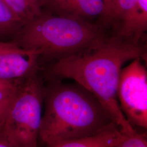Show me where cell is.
<instances>
[{
  "label": "cell",
  "instance_id": "6da1fadb",
  "mask_svg": "<svg viewBox=\"0 0 147 147\" xmlns=\"http://www.w3.org/2000/svg\"><path fill=\"white\" fill-rule=\"evenodd\" d=\"M137 58L147 59L144 44L110 34L94 47L55 61L49 70V78L72 80L88 90L103 105L121 130L130 134L136 129L121 111L117 89L124 64Z\"/></svg>",
  "mask_w": 147,
  "mask_h": 147
},
{
  "label": "cell",
  "instance_id": "7a4b0ae2",
  "mask_svg": "<svg viewBox=\"0 0 147 147\" xmlns=\"http://www.w3.org/2000/svg\"><path fill=\"white\" fill-rule=\"evenodd\" d=\"M113 125L100 101L79 84L50 79L44 84L39 141L45 146L92 136Z\"/></svg>",
  "mask_w": 147,
  "mask_h": 147
},
{
  "label": "cell",
  "instance_id": "3957f363",
  "mask_svg": "<svg viewBox=\"0 0 147 147\" xmlns=\"http://www.w3.org/2000/svg\"><path fill=\"white\" fill-rule=\"evenodd\" d=\"M109 35L95 24L42 11L22 26L16 44L57 61L94 47Z\"/></svg>",
  "mask_w": 147,
  "mask_h": 147
},
{
  "label": "cell",
  "instance_id": "277c9868",
  "mask_svg": "<svg viewBox=\"0 0 147 147\" xmlns=\"http://www.w3.org/2000/svg\"><path fill=\"white\" fill-rule=\"evenodd\" d=\"M44 93V84L37 73L16 84L2 125L16 147H38Z\"/></svg>",
  "mask_w": 147,
  "mask_h": 147
},
{
  "label": "cell",
  "instance_id": "5b68a950",
  "mask_svg": "<svg viewBox=\"0 0 147 147\" xmlns=\"http://www.w3.org/2000/svg\"><path fill=\"white\" fill-rule=\"evenodd\" d=\"M143 61L136 58L121 69L117 99L121 112L132 126L147 130V71Z\"/></svg>",
  "mask_w": 147,
  "mask_h": 147
},
{
  "label": "cell",
  "instance_id": "8992f818",
  "mask_svg": "<svg viewBox=\"0 0 147 147\" xmlns=\"http://www.w3.org/2000/svg\"><path fill=\"white\" fill-rule=\"evenodd\" d=\"M37 51L11 44L0 50V81L16 85L38 71Z\"/></svg>",
  "mask_w": 147,
  "mask_h": 147
},
{
  "label": "cell",
  "instance_id": "52a82bcc",
  "mask_svg": "<svg viewBox=\"0 0 147 147\" xmlns=\"http://www.w3.org/2000/svg\"><path fill=\"white\" fill-rule=\"evenodd\" d=\"M45 5L55 15L95 24L102 11V0H46Z\"/></svg>",
  "mask_w": 147,
  "mask_h": 147
},
{
  "label": "cell",
  "instance_id": "ba28073f",
  "mask_svg": "<svg viewBox=\"0 0 147 147\" xmlns=\"http://www.w3.org/2000/svg\"><path fill=\"white\" fill-rule=\"evenodd\" d=\"M147 31V0H136L131 13L115 35L126 40L144 44Z\"/></svg>",
  "mask_w": 147,
  "mask_h": 147
},
{
  "label": "cell",
  "instance_id": "9c48e42d",
  "mask_svg": "<svg viewBox=\"0 0 147 147\" xmlns=\"http://www.w3.org/2000/svg\"><path fill=\"white\" fill-rule=\"evenodd\" d=\"M102 11L96 24L110 34H115L125 21L136 0H102Z\"/></svg>",
  "mask_w": 147,
  "mask_h": 147
},
{
  "label": "cell",
  "instance_id": "30bf717a",
  "mask_svg": "<svg viewBox=\"0 0 147 147\" xmlns=\"http://www.w3.org/2000/svg\"><path fill=\"white\" fill-rule=\"evenodd\" d=\"M125 134L117 125H113L92 136L65 140L46 147H110L121 140Z\"/></svg>",
  "mask_w": 147,
  "mask_h": 147
},
{
  "label": "cell",
  "instance_id": "8fae6325",
  "mask_svg": "<svg viewBox=\"0 0 147 147\" xmlns=\"http://www.w3.org/2000/svg\"><path fill=\"white\" fill-rule=\"evenodd\" d=\"M12 13L22 24L40 14L45 0H4Z\"/></svg>",
  "mask_w": 147,
  "mask_h": 147
},
{
  "label": "cell",
  "instance_id": "7c38bea8",
  "mask_svg": "<svg viewBox=\"0 0 147 147\" xmlns=\"http://www.w3.org/2000/svg\"><path fill=\"white\" fill-rule=\"evenodd\" d=\"M22 24L10 11L4 0H0V33L20 30Z\"/></svg>",
  "mask_w": 147,
  "mask_h": 147
},
{
  "label": "cell",
  "instance_id": "4fadbf2b",
  "mask_svg": "<svg viewBox=\"0 0 147 147\" xmlns=\"http://www.w3.org/2000/svg\"><path fill=\"white\" fill-rule=\"evenodd\" d=\"M110 147H147V135L136 130L131 134H125L121 140Z\"/></svg>",
  "mask_w": 147,
  "mask_h": 147
},
{
  "label": "cell",
  "instance_id": "5bb4252c",
  "mask_svg": "<svg viewBox=\"0 0 147 147\" xmlns=\"http://www.w3.org/2000/svg\"><path fill=\"white\" fill-rule=\"evenodd\" d=\"M16 84L0 82V101L11 98L16 92Z\"/></svg>",
  "mask_w": 147,
  "mask_h": 147
},
{
  "label": "cell",
  "instance_id": "9a60e30c",
  "mask_svg": "<svg viewBox=\"0 0 147 147\" xmlns=\"http://www.w3.org/2000/svg\"><path fill=\"white\" fill-rule=\"evenodd\" d=\"M13 96L8 99L0 101V126H2L5 122L7 113Z\"/></svg>",
  "mask_w": 147,
  "mask_h": 147
},
{
  "label": "cell",
  "instance_id": "2e32d148",
  "mask_svg": "<svg viewBox=\"0 0 147 147\" xmlns=\"http://www.w3.org/2000/svg\"><path fill=\"white\" fill-rule=\"evenodd\" d=\"M0 147H16L6 136L3 130L2 126H0Z\"/></svg>",
  "mask_w": 147,
  "mask_h": 147
},
{
  "label": "cell",
  "instance_id": "e0dca14e",
  "mask_svg": "<svg viewBox=\"0 0 147 147\" xmlns=\"http://www.w3.org/2000/svg\"><path fill=\"white\" fill-rule=\"evenodd\" d=\"M11 43H5V42H0V50L8 47Z\"/></svg>",
  "mask_w": 147,
  "mask_h": 147
},
{
  "label": "cell",
  "instance_id": "ac0fdd59",
  "mask_svg": "<svg viewBox=\"0 0 147 147\" xmlns=\"http://www.w3.org/2000/svg\"><path fill=\"white\" fill-rule=\"evenodd\" d=\"M0 82H1V81H0Z\"/></svg>",
  "mask_w": 147,
  "mask_h": 147
}]
</instances>
